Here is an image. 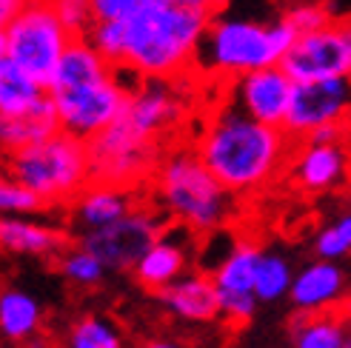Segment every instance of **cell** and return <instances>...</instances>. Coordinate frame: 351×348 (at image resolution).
<instances>
[{"label":"cell","mask_w":351,"mask_h":348,"mask_svg":"<svg viewBox=\"0 0 351 348\" xmlns=\"http://www.w3.org/2000/svg\"><path fill=\"white\" fill-rule=\"evenodd\" d=\"M257 266L260 254L252 246H237L232 257L215 271V283L220 288H234V291H254L257 283Z\"/></svg>","instance_id":"d4e9b609"},{"label":"cell","mask_w":351,"mask_h":348,"mask_svg":"<svg viewBox=\"0 0 351 348\" xmlns=\"http://www.w3.org/2000/svg\"><path fill=\"white\" fill-rule=\"evenodd\" d=\"M174 314H180L186 320H215L220 314V288L215 280L197 274L178 286H166L160 291H154Z\"/></svg>","instance_id":"2e32d148"},{"label":"cell","mask_w":351,"mask_h":348,"mask_svg":"<svg viewBox=\"0 0 351 348\" xmlns=\"http://www.w3.org/2000/svg\"><path fill=\"white\" fill-rule=\"evenodd\" d=\"M340 288H343V274L331 263H317L297 277V283L291 286V300L300 308H317L328 300H335Z\"/></svg>","instance_id":"44dd1931"},{"label":"cell","mask_w":351,"mask_h":348,"mask_svg":"<svg viewBox=\"0 0 351 348\" xmlns=\"http://www.w3.org/2000/svg\"><path fill=\"white\" fill-rule=\"evenodd\" d=\"M60 132V114L55 106V97L51 92H46L32 109H26L17 117H0V140H3L6 154L26 149L46 140V137Z\"/></svg>","instance_id":"5bb4252c"},{"label":"cell","mask_w":351,"mask_h":348,"mask_svg":"<svg viewBox=\"0 0 351 348\" xmlns=\"http://www.w3.org/2000/svg\"><path fill=\"white\" fill-rule=\"evenodd\" d=\"M291 95H294V80L280 63L254 69V72H245L229 80V103H234L237 109L252 114L260 123L280 129H286Z\"/></svg>","instance_id":"8fae6325"},{"label":"cell","mask_w":351,"mask_h":348,"mask_svg":"<svg viewBox=\"0 0 351 348\" xmlns=\"http://www.w3.org/2000/svg\"><path fill=\"white\" fill-rule=\"evenodd\" d=\"M294 334L297 348H343V328L337 323V314H317L314 308H300L294 317Z\"/></svg>","instance_id":"603a6c76"},{"label":"cell","mask_w":351,"mask_h":348,"mask_svg":"<svg viewBox=\"0 0 351 348\" xmlns=\"http://www.w3.org/2000/svg\"><path fill=\"white\" fill-rule=\"evenodd\" d=\"M51 6H55L58 17L63 21V26L69 29L72 38H86L92 32V26L97 23L92 0H51Z\"/></svg>","instance_id":"4316f807"},{"label":"cell","mask_w":351,"mask_h":348,"mask_svg":"<svg viewBox=\"0 0 351 348\" xmlns=\"http://www.w3.org/2000/svg\"><path fill=\"white\" fill-rule=\"evenodd\" d=\"M77 214L80 223L89 225V229H100V225H109L120 217L129 214V197H126V188L120 186H86L83 195L77 200Z\"/></svg>","instance_id":"d6986e66"},{"label":"cell","mask_w":351,"mask_h":348,"mask_svg":"<svg viewBox=\"0 0 351 348\" xmlns=\"http://www.w3.org/2000/svg\"><path fill=\"white\" fill-rule=\"evenodd\" d=\"M9 174L38 191L49 208L66 203L89 186V143L60 129L34 146L9 151Z\"/></svg>","instance_id":"5b68a950"},{"label":"cell","mask_w":351,"mask_h":348,"mask_svg":"<svg viewBox=\"0 0 351 348\" xmlns=\"http://www.w3.org/2000/svg\"><path fill=\"white\" fill-rule=\"evenodd\" d=\"M0 240H3L6 249L26 251V254H51V251H60L69 243L60 232L21 223V220H3V225H0Z\"/></svg>","instance_id":"7402d4cb"},{"label":"cell","mask_w":351,"mask_h":348,"mask_svg":"<svg viewBox=\"0 0 351 348\" xmlns=\"http://www.w3.org/2000/svg\"><path fill=\"white\" fill-rule=\"evenodd\" d=\"M40 311L38 303L21 291H3L0 297V325L9 340H26L38 332Z\"/></svg>","instance_id":"cb8c5ba5"},{"label":"cell","mask_w":351,"mask_h":348,"mask_svg":"<svg viewBox=\"0 0 351 348\" xmlns=\"http://www.w3.org/2000/svg\"><path fill=\"white\" fill-rule=\"evenodd\" d=\"M49 89L21 63L0 55V117H17L32 109Z\"/></svg>","instance_id":"ac0fdd59"},{"label":"cell","mask_w":351,"mask_h":348,"mask_svg":"<svg viewBox=\"0 0 351 348\" xmlns=\"http://www.w3.org/2000/svg\"><path fill=\"white\" fill-rule=\"evenodd\" d=\"M89 143L92 177L89 186H120L137 183L152 169L157 158V137L140 132L126 114H120L112 126L97 132Z\"/></svg>","instance_id":"52a82bcc"},{"label":"cell","mask_w":351,"mask_h":348,"mask_svg":"<svg viewBox=\"0 0 351 348\" xmlns=\"http://www.w3.org/2000/svg\"><path fill=\"white\" fill-rule=\"evenodd\" d=\"M157 188L178 223L195 232H215L229 217L232 191L208 169L197 149H174L157 169Z\"/></svg>","instance_id":"277c9868"},{"label":"cell","mask_w":351,"mask_h":348,"mask_svg":"<svg viewBox=\"0 0 351 348\" xmlns=\"http://www.w3.org/2000/svg\"><path fill=\"white\" fill-rule=\"evenodd\" d=\"M86 38L95 43V49L112 66H123V58H126V29H123V21H97Z\"/></svg>","instance_id":"484cf974"},{"label":"cell","mask_w":351,"mask_h":348,"mask_svg":"<svg viewBox=\"0 0 351 348\" xmlns=\"http://www.w3.org/2000/svg\"><path fill=\"white\" fill-rule=\"evenodd\" d=\"M340 134H343V123H328V126L311 129V132L303 137V140H306V143H337Z\"/></svg>","instance_id":"d590c367"},{"label":"cell","mask_w":351,"mask_h":348,"mask_svg":"<svg viewBox=\"0 0 351 348\" xmlns=\"http://www.w3.org/2000/svg\"><path fill=\"white\" fill-rule=\"evenodd\" d=\"M289 288V266L280 257H260L254 294L263 300H274Z\"/></svg>","instance_id":"83f0119b"},{"label":"cell","mask_w":351,"mask_h":348,"mask_svg":"<svg viewBox=\"0 0 351 348\" xmlns=\"http://www.w3.org/2000/svg\"><path fill=\"white\" fill-rule=\"evenodd\" d=\"M69 43L72 34L58 17L55 6L43 0H32L14 21L0 26V55L21 63L46 89Z\"/></svg>","instance_id":"8992f818"},{"label":"cell","mask_w":351,"mask_h":348,"mask_svg":"<svg viewBox=\"0 0 351 348\" xmlns=\"http://www.w3.org/2000/svg\"><path fill=\"white\" fill-rule=\"evenodd\" d=\"M43 3H51V0H43Z\"/></svg>","instance_id":"60d3db41"},{"label":"cell","mask_w":351,"mask_h":348,"mask_svg":"<svg viewBox=\"0 0 351 348\" xmlns=\"http://www.w3.org/2000/svg\"><path fill=\"white\" fill-rule=\"evenodd\" d=\"M283 21L294 29V34H308L314 29H323L331 23L328 9L323 3H314V0H300V3H291L283 14Z\"/></svg>","instance_id":"f546056e"},{"label":"cell","mask_w":351,"mask_h":348,"mask_svg":"<svg viewBox=\"0 0 351 348\" xmlns=\"http://www.w3.org/2000/svg\"><path fill=\"white\" fill-rule=\"evenodd\" d=\"M220 288V286H217ZM254 311V291H234L220 288V314L229 317V323H245Z\"/></svg>","instance_id":"836d02e7"},{"label":"cell","mask_w":351,"mask_h":348,"mask_svg":"<svg viewBox=\"0 0 351 348\" xmlns=\"http://www.w3.org/2000/svg\"><path fill=\"white\" fill-rule=\"evenodd\" d=\"M346 169V154L337 143H306L294 158V177L303 188H328L340 180Z\"/></svg>","instance_id":"e0dca14e"},{"label":"cell","mask_w":351,"mask_h":348,"mask_svg":"<svg viewBox=\"0 0 351 348\" xmlns=\"http://www.w3.org/2000/svg\"><path fill=\"white\" fill-rule=\"evenodd\" d=\"M348 249H351V217H343L335 229L323 232V237L317 243V251H320V257L331 260V257L346 254Z\"/></svg>","instance_id":"e575fe53"},{"label":"cell","mask_w":351,"mask_h":348,"mask_svg":"<svg viewBox=\"0 0 351 348\" xmlns=\"http://www.w3.org/2000/svg\"><path fill=\"white\" fill-rule=\"evenodd\" d=\"M343 348H351V337H348V340H346V343H343Z\"/></svg>","instance_id":"ab89813d"},{"label":"cell","mask_w":351,"mask_h":348,"mask_svg":"<svg viewBox=\"0 0 351 348\" xmlns=\"http://www.w3.org/2000/svg\"><path fill=\"white\" fill-rule=\"evenodd\" d=\"M72 348H123L120 337L112 328L97 320V317H86L72 328Z\"/></svg>","instance_id":"f1b7e54d"},{"label":"cell","mask_w":351,"mask_h":348,"mask_svg":"<svg viewBox=\"0 0 351 348\" xmlns=\"http://www.w3.org/2000/svg\"><path fill=\"white\" fill-rule=\"evenodd\" d=\"M63 274L69 277V280H75V283H97L100 280V271H103V263L92 254V251H75V254H69L63 257V263H60Z\"/></svg>","instance_id":"d6a6232c"},{"label":"cell","mask_w":351,"mask_h":348,"mask_svg":"<svg viewBox=\"0 0 351 348\" xmlns=\"http://www.w3.org/2000/svg\"><path fill=\"white\" fill-rule=\"evenodd\" d=\"M129 86L114 72L106 80L75 86V89L51 92L60 114V129L77 134L80 140H92L97 132L112 126L129 106Z\"/></svg>","instance_id":"ba28073f"},{"label":"cell","mask_w":351,"mask_h":348,"mask_svg":"<svg viewBox=\"0 0 351 348\" xmlns=\"http://www.w3.org/2000/svg\"><path fill=\"white\" fill-rule=\"evenodd\" d=\"M29 3H32V0H0V26L14 21V17L21 14Z\"/></svg>","instance_id":"8d00e7d4"},{"label":"cell","mask_w":351,"mask_h":348,"mask_svg":"<svg viewBox=\"0 0 351 348\" xmlns=\"http://www.w3.org/2000/svg\"><path fill=\"white\" fill-rule=\"evenodd\" d=\"M297 40L294 29L280 17L277 23H260L249 17H220L208 21L195 66L212 77H240L254 69L277 66Z\"/></svg>","instance_id":"3957f363"},{"label":"cell","mask_w":351,"mask_h":348,"mask_svg":"<svg viewBox=\"0 0 351 348\" xmlns=\"http://www.w3.org/2000/svg\"><path fill=\"white\" fill-rule=\"evenodd\" d=\"M160 237V223L143 214H126L109 225L92 229L83 237V249L92 251L109 269H134Z\"/></svg>","instance_id":"7c38bea8"},{"label":"cell","mask_w":351,"mask_h":348,"mask_svg":"<svg viewBox=\"0 0 351 348\" xmlns=\"http://www.w3.org/2000/svg\"><path fill=\"white\" fill-rule=\"evenodd\" d=\"M351 117V75L294 83L286 132L294 140L328 123H346Z\"/></svg>","instance_id":"30bf717a"},{"label":"cell","mask_w":351,"mask_h":348,"mask_svg":"<svg viewBox=\"0 0 351 348\" xmlns=\"http://www.w3.org/2000/svg\"><path fill=\"white\" fill-rule=\"evenodd\" d=\"M114 75V66L95 49L89 38H72V43L66 46L63 58L55 69V77L49 83V92L60 89H75V86L97 83Z\"/></svg>","instance_id":"9a60e30c"},{"label":"cell","mask_w":351,"mask_h":348,"mask_svg":"<svg viewBox=\"0 0 351 348\" xmlns=\"http://www.w3.org/2000/svg\"><path fill=\"white\" fill-rule=\"evenodd\" d=\"M289 132L260 123L234 103L215 109L197 134V151L215 177L237 195L266 183L289 151Z\"/></svg>","instance_id":"6da1fadb"},{"label":"cell","mask_w":351,"mask_h":348,"mask_svg":"<svg viewBox=\"0 0 351 348\" xmlns=\"http://www.w3.org/2000/svg\"><path fill=\"white\" fill-rule=\"evenodd\" d=\"M215 14L186 6L180 0L146 9L129 21L123 66L140 77H180L197 60V49Z\"/></svg>","instance_id":"7a4b0ae2"},{"label":"cell","mask_w":351,"mask_h":348,"mask_svg":"<svg viewBox=\"0 0 351 348\" xmlns=\"http://www.w3.org/2000/svg\"><path fill=\"white\" fill-rule=\"evenodd\" d=\"M186 263V254L178 243H169V240H157L154 246L143 254V260L134 266L137 274V283L149 288V291H160L166 288V283H171L174 277L180 274Z\"/></svg>","instance_id":"ffe728a7"},{"label":"cell","mask_w":351,"mask_h":348,"mask_svg":"<svg viewBox=\"0 0 351 348\" xmlns=\"http://www.w3.org/2000/svg\"><path fill=\"white\" fill-rule=\"evenodd\" d=\"M280 66L294 83L351 75V21H331L323 29L297 34Z\"/></svg>","instance_id":"9c48e42d"},{"label":"cell","mask_w":351,"mask_h":348,"mask_svg":"<svg viewBox=\"0 0 351 348\" xmlns=\"http://www.w3.org/2000/svg\"><path fill=\"white\" fill-rule=\"evenodd\" d=\"M171 80L174 77H143L132 89L129 106L123 112L140 132L157 140L183 117V100L174 92Z\"/></svg>","instance_id":"4fadbf2b"},{"label":"cell","mask_w":351,"mask_h":348,"mask_svg":"<svg viewBox=\"0 0 351 348\" xmlns=\"http://www.w3.org/2000/svg\"><path fill=\"white\" fill-rule=\"evenodd\" d=\"M180 3L195 6V9H203V12H208V14H217L220 6H223V0H180Z\"/></svg>","instance_id":"74e56055"},{"label":"cell","mask_w":351,"mask_h":348,"mask_svg":"<svg viewBox=\"0 0 351 348\" xmlns=\"http://www.w3.org/2000/svg\"><path fill=\"white\" fill-rule=\"evenodd\" d=\"M92 3L97 21H129L140 12L171 3V0H92Z\"/></svg>","instance_id":"1f68e13d"},{"label":"cell","mask_w":351,"mask_h":348,"mask_svg":"<svg viewBox=\"0 0 351 348\" xmlns=\"http://www.w3.org/2000/svg\"><path fill=\"white\" fill-rule=\"evenodd\" d=\"M146 348H178V345H169V343H152V345H146Z\"/></svg>","instance_id":"f35d334b"},{"label":"cell","mask_w":351,"mask_h":348,"mask_svg":"<svg viewBox=\"0 0 351 348\" xmlns=\"http://www.w3.org/2000/svg\"><path fill=\"white\" fill-rule=\"evenodd\" d=\"M0 206H3L6 212H40V208H49V203L38 191L14 177L0 183Z\"/></svg>","instance_id":"4dcf8cb0"}]
</instances>
